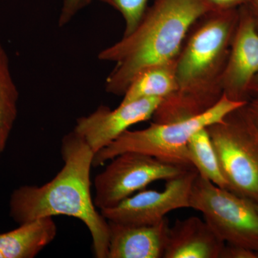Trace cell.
<instances>
[{
    "label": "cell",
    "mask_w": 258,
    "mask_h": 258,
    "mask_svg": "<svg viewBox=\"0 0 258 258\" xmlns=\"http://www.w3.org/2000/svg\"><path fill=\"white\" fill-rule=\"evenodd\" d=\"M238 18V9L213 10L194 24L176 57L177 88L154 112V123L193 118L220 101Z\"/></svg>",
    "instance_id": "1"
},
{
    "label": "cell",
    "mask_w": 258,
    "mask_h": 258,
    "mask_svg": "<svg viewBox=\"0 0 258 258\" xmlns=\"http://www.w3.org/2000/svg\"><path fill=\"white\" fill-rule=\"evenodd\" d=\"M64 165L55 177L42 186L25 185L12 193L10 215L20 224L40 217H76L88 227L97 258L108 257L109 226L97 211L91 196V171L95 154L74 131L61 142Z\"/></svg>",
    "instance_id": "2"
},
{
    "label": "cell",
    "mask_w": 258,
    "mask_h": 258,
    "mask_svg": "<svg viewBox=\"0 0 258 258\" xmlns=\"http://www.w3.org/2000/svg\"><path fill=\"white\" fill-rule=\"evenodd\" d=\"M213 10L207 0H155L133 31L98 54V60L116 64L107 92L123 96L144 70L175 60L194 24Z\"/></svg>",
    "instance_id": "3"
},
{
    "label": "cell",
    "mask_w": 258,
    "mask_h": 258,
    "mask_svg": "<svg viewBox=\"0 0 258 258\" xmlns=\"http://www.w3.org/2000/svg\"><path fill=\"white\" fill-rule=\"evenodd\" d=\"M247 103L232 101L223 95L215 106L193 118L173 123L153 122L149 127L142 130L128 129L95 154L93 166H101L120 154L134 152L152 156L176 165L195 168L188 152L190 138L198 131L222 121L226 115Z\"/></svg>",
    "instance_id": "4"
},
{
    "label": "cell",
    "mask_w": 258,
    "mask_h": 258,
    "mask_svg": "<svg viewBox=\"0 0 258 258\" xmlns=\"http://www.w3.org/2000/svg\"><path fill=\"white\" fill-rule=\"evenodd\" d=\"M207 130L229 191L258 205V128L246 105Z\"/></svg>",
    "instance_id": "5"
},
{
    "label": "cell",
    "mask_w": 258,
    "mask_h": 258,
    "mask_svg": "<svg viewBox=\"0 0 258 258\" xmlns=\"http://www.w3.org/2000/svg\"><path fill=\"white\" fill-rule=\"evenodd\" d=\"M191 208L227 244L258 251V209L256 204L222 189L198 174L192 186Z\"/></svg>",
    "instance_id": "6"
},
{
    "label": "cell",
    "mask_w": 258,
    "mask_h": 258,
    "mask_svg": "<svg viewBox=\"0 0 258 258\" xmlns=\"http://www.w3.org/2000/svg\"><path fill=\"white\" fill-rule=\"evenodd\" d=\"M110 161L94 179L93 202L101 210L115 207L154 181H167L192 169L134 152L123 153Z\"/></svg>",
    "instance_id": "7"
},
{
    "label": "cell",
    "mask_w": 258,
    "mask_h": 258,
    "mask_svg": "<svg viewBox=\"0 0 258 258\" xmlns=\"http://www.w3.org/2000/svg\"><path fill=\"white\" fill-rule=\"evenodd\" d=\"M198 171L192 168L166 181L164 189L134 194L113 208L101 210L108 221L129 225H152L174 210L191 208L190 198Z\"/></svg>",
    "instance_id": "8"
},
{
    "label": "cell",
    "mask_w": 258,
    "mask_h": 258,
    "mask_svg": "<svg viewBox=\"0 0 258 258\" xmlns=\"http://www.w3.org/2000/svg\"><path fill=\"white\" fill-rule=\"evenodd\" d=\"M162 98H147L120 104L114 110L100 106L91 114L76 120L74 132L95 154L116 140L132 125L152 118Z\"/></svg>",
    "instance_id": "9"
},
{
    "label": "cell",
    "mask_w": 258,
    "mask_h": 258,
    "mask_svg": "<svg viewBox=\"0 0 258 258\" xmlns=\"http://www.w3.org/2000/svg\"><path fill=\"white\" fill-rule=\"evenodd\" d=\"M258 74V29L247 5L239 10L238 23L222 80L223 95L248 102L249 86Z\"/></svg>",
    "instance_id": "10"
},
{
    "label": "cell",
    "mask_w": 258,
    "mask_h": 258,
    "mask_svg": "<svg viewBox=\"0 0 258 258\" xmlns=\"http://www.w3.org/2000/svg\"><path fill=\"white\" fill-rule=\"evenodd\" d=\"M107 258H163L169 222L164 218L152 225H129L108 221Z\"/></svg>",
    "instance_id": "11"
},
{
    "label": "cell",
    "mask_w": 258,
    "mask_h": 258,
    "mask_svg": "<svg viewBox=\"0 0 258 258\" xmlns=\"http://www.w3.org/2000/svg\"><path fill=\"white\" fill-rule=\"evenodd\" d=\"M225 244L205 220L187 217L169 227L163 258H220Z\"/></svg>",
    "instance_id": "12"
},
{
    "label": "cell",
    "mask_w": 258,
    "mask_h": 258,
    "mask_svg": "<svg viewBox=\"0 0 258 258\" xmlns=\"http://www.w3.org/2000/svg\"><path fill=\"white\" fill-rule=\"evenodd\" d=\"M57 227L52 217H40L20 224L15 230L0 234V252L4 258H33L53 241Z\"/></svg>",
    "instance_id": "13"
},
{
    "label": "cell",
    "mask_w": 258,
    "mask_h": 258,
    "mask_svg": "<svg viewBox=\"0 0 258 258\" xmlns=\"http://www.w3.org/2000/svg\"><path fill=\"white\" fill-rule=\"evenodd\" d=\"M176 58L144 70L133 80L120 104L147 98H164L175 92Z\"/></svg>",
    "instance_id": "14"
},
{
    "label": "cell",
    "mask_w": 258,
    "mask_h": 258,
    "mask_svg": "<svg viewBox=\"0 0 258 258\" xmlns=\"http://www.w3.org/2000/svg\"><path fill=\"white\" fill-rule=\"evenodd\" d=\"M189 159L198 174L214 184L228 190L218 157L207 128L196 132L188 143Z\"/></svg>",
    "instance_id": "15"
},
{
    "label": "cell",
    "mask_w": 258,
    "mask_h": 258,
    "mask_svg": "<svg viewBox=\"0 0 258 258\" xmlns=\"http://www.w3.org/2000/svg\"><path fill=\"white\" fill-rule=\"evenodd\" d=\"M19 92L10 72L9 57L0 44V138L7 144L18 117Z\"/></svg>",
    "instance_id": "16"
},
{
    "label": "cell",
    "mask_w": 258,
    "mask_h": 258,
    "mask_svg": "<svg viewBox=\"0 0 258 258\" xmlns=\"http://www.w3.org/2000/svg\"><path fill=\"white\" fill-rule=\"evenodd\" d=\"M112 7L121 14L125 23L123 35L131 33L138 25L146 10L148 0H98Z\"/></svg>",
    "instance_id": "17"
},
{
    "label": "cell",
    "mask_w": 258,
    "mask_h": 258,
    "mask_svg": "<svg viewBox=\"0 0 258 258\" xmlns=\"http://www.w3.org/2000/svg\"><path fill=\"white\" fill-rule=\"evenodd\" d=\"M94 0H62L58 25L64 27L69 23L81 10L86 8Z\"/></svg>",
    "instance_id": "18"
},
{
    "label": "cell",
    "mask_w": 258,
    "mask_h": 258,
    "mask_svg": "<svg viewBox=\"0 0 258 258\" xmlns=\"http://www.w3.org/2000/svg\"><path fill=\"white\" fill-rule=\"evenodd\" d=\"M220 258H258V251L226 244Z\"/></svg>",
    "instance_id": "19"
},
{
    "label": "cell",
    "mask_w": 258,
    "mask_h": 258,
    "mask_svg": "<svg viewBox=\"0 0 258 258\" xmlns=\"http://www.w3.org/2000/svg\"><path fill=\"white\" fill-rule=\"evenodd\" d=\"M216 10L237 9L248 4L249 0H207Z\"/></svg>",
    "instance_id": "20"
},
{
    "label": "cell",
    "mask_w": 258,
    "mask_h": 258,
    "mask_svg": "<svg viewBox=\"0 0 258 258\" xmlns=\"http://www.w3.org/2000/svg\"><path fill=\"white\" fill-rule=\"evenodd\" d=\"M246 108L258 128V95L254 96L252 99L249 100L246 104Z\"/></svg>",
    "instance_id": "21"
},
{
    "label": "cell",
    "mask_w": 258,
    "mask_h": 258,
    "mask_svg": "<svg viewBox=\"0 0 258 258\" xmlns=\"http://www.w3.org/2000/svg\"><path fill=\"white\" fill-rule=\"evenodd\" d=\"M246 5L253 17L258 29V0H249L248 4Z\"/></svg>",
    "instance_id": "22"
},
{
    "label": "cell",
    "mask_w": 258,
    "mask_h": 258,
    "mask_svg": "<svg viewBox=\"0 0 258 258\" xmlns=\"http://www.w3.org/2000/svg\"><path fill=\"white\" fill-rule=\"evenodd\" d=\"M249 91V95L254 94V96L258 95V74L254 77L253 81L251 83Z\"/></svg>",
    "instance_id": "23"
},
{
    "label": "cell",
    "mask_w": 258,
    "mask_h": 258,
    "mask_svg": "<svg viewBox=\"0 0 258 258\" xmlns=\"http://www.w3.org/2000/svg\"><path fill=\"white\" fill-rule=\"evenodd\" d=\"M6 145L7 144L2 140L1 138H0V160H1V156L2 154H3V153L4 152Z\"/></svg>",
    "instance_id": "24"
},
{
    "label": "cell",
    "mask_w": 258,
    "mask_h": 258,
    "mask_svg": "<svg viewBox=\"0 0 258 258\" xmlns=\"http://www.w3.org/2000/svg\"><path fill=\"white\" fill-rule=\"evenodd\" d=\"M0 258H4V257H3V254L1 253V252H0Z\"/></svg>",
    "instance_id": "25"
},
{
    "label": "cell",
    "mask_w": 258,
    "mask_h": 258,
    "mask_svg": "<svg viewBox=\"0 0 258 258\" xmlns=\"http://www.w3.org/2000/svg\"><path fill=\"white\" fill-rule=\"evenodd\" d=\"M257 205V209H258V205Z\"/></svg>",
    "instance_id": "26"
}]
</instances>
